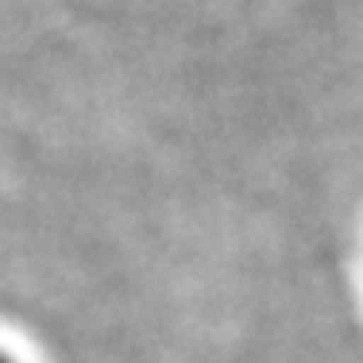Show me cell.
<instances>
[{
	"instance_id": "cell-1",
	"label": "cell",
	"mask_w": 363,
	"mask_h": 363,
	"mask_svg": "<svg viewBox=\"0 0 363 363\" xmlns=\"http://www.w3.org/2000/svg\"><path fill=\"white\" fill-rule=\"evenodd\" d=\"M0 363H12V359H8V356H4V352H0Z\"/></svg>"
}]
</instances>
